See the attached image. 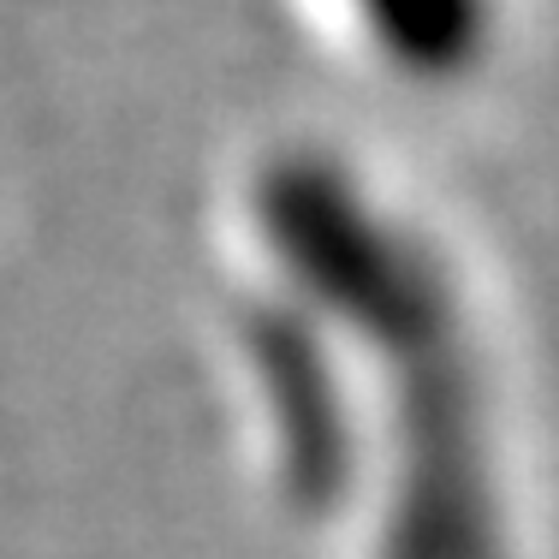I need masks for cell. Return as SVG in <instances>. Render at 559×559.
<instances>
[{"instance_id": "6da1fadb", "label": "cell", "mask_w": 559, "mask_h": 559, "mask_svg": "<svg viewBox=\"0 0 559 559\" xmlns=\"http://www.w3.org/2000/svg\"><path fill=\"white\" fill-rule=\"evenodd\" d=\"M250 352L274 471L352 559H542V488L500 292L399 173L328 143L245 191Z\"/></svg>"}, {"instance_id": "7a4b0ae2", "label": "cell", "mask_w": 559, "mask_h": 559, "mask_svg": "<svg viewBox=\"0 0 559 559\" xmlns=\"http://www.w3.org/2000/svg\"><path fill=\"white\" fill-rule=\"evenodd\" d=\"M364 66L417 96H471L512 48V0H316Z\"/></svg>"}]
</instances>
